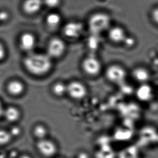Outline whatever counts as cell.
I'll return each mask as SVG.
<instances>
[{
	"label": "cell",
	"mask_w": 158,
	"mask_h": 158,
	"mask_svg": "<svg viewBox=\"0 0 158 158\" xmlns=\"http://www.w3.org/2000/svg\"><path fill=\"white\" fill-rule=\"evenodd\" d=\"M24 66L31 73L35 75H42L48 72L52 65L48 55L41 54H33L24 59Z\"/></svg>",
	"instance_id": "1"
},
{
	"label": "cell",
	"mask_w": 158,
	"mask_h": 158,
	"mask_svg": "<svg viewBox=\"0 0 158 158\" xmlns=\"http://www.w3.org/2000/svg\"><path fill=\"white\" fill-rule=\"evenodd\" d=\"M111 18L108 14L103 12L95 13L88 21V27L91 34L100 35L108 31L110 27Z\"/></svg>",
	"instance_id": "2"
},
{
	"label": "cell",
	"mask_w": 158,
	"mask_h": 158,
	"mask_svg": "<svg viewBox=\"0 0 158 158\" xmlns=\"http://www.w3.org/2000/svg\"><path fill=\"white\" fill-rule=\"evenodd\" d=\"M105 77L110 83L120 86L126 82L127 72L120 65L112 64L106 69Z\"/></svg>",
	"instance_id": "3"
},
{
	"label": "cell",
	"mask_w": 158,
	"mask_h": 158,
	"mask_svg": "<svg viewBox=\"0 0 158 158\" xmlns=\"http://www.w3.org/2000/svg\"><path fill=\"white\" fill-rule=\"evenodd\" d=\"M82 67L86 74L91 77H97L102 70V64L94 53H91L84 60Z\"/></svg>",
	"instance_id": "4"
},
{
	"label": "cell",
	"mask_w": 158,
	"mask_h": 158,
	"mask_svg": "<svg viewBox=\"0 0 158 158\" xmlns=\"http://www.w3.org/2000/svg\"><path fill=\"white\" fill-rule=\"evenodd\" d=\"M134 95L139 101L147 103L153 99V88L148 83L140 84L134 91Z\"/></svg>",
	"instance_id": "5"
},
{
	"label": "cell",
	"mask_w": 158,
	"mask_h": 158,
	"mask_svg": "<svg viewBox=\"0 0 158 158\" xmlns=\"http://www.w3.org/2000/svg\"><path fill=\"white\" fill-rule=\"evenodd\" d=\"M84 27L81 23L70 22L64 27V34L70 39H77L84 32Z\"/></svg>",
	"instance_id": "6"
},
{
	"label": "cell",
	"mask_w": 158,
	"mask_h": 158,
	"mask_svg": "<svg viewBox=\"0 0 158 158\" xmlns=\"http://www.w3.org/2000/svg\"><path fill=\"white\" fill-rule=\"evenodd\" d=\"M65 44L62 40L55 38L52 40L48 46L49 57H58L61 56L65 51Z\"/></svg>",
	"instance_id": "7"
},
{
	"label": "cell",
	"mask_w": 158,
	"mask_h": 158,
	"mask_svg": "<svg viewBox=\"0 0 158 158\" xmlns=\"http://www.w3.org/2000/svg\"><path fill=\"white\" fill-rule=\"evenodd\" d=\"M107 31L109 39L114 44H123L127 36L125 30L121 27H110Z\"/></svg>",
	"instance_id": "8"
},
{
	"label": "cell",
	"mask_w": 158,
	"mask_h": 158,
	"mask_svg": "<svg viewBox=\"0 0 158 158\" xmlns=\"http://www.w3.org/2000/svg\"><path fill=\"white\" fill-rule=\"evenodd\" d=\"M67 92L73 98L81 99L86 97L87 90L86 86L81 82L75 81L68 85Z\"/></svg>",
	"instance_id": "9"
},
{
	"label": "cell",
	"mask_w": 158,
	"mask_h": 158,
	"mask_svg": "<svg viewBox=\"0 0 158 158\" xmlns=\"http://www.w3.org/2000/svg\"><path fill=\"white\" fill-rule=\"evenodd\" d=\"M132 76L134 81L139 85L148 83L151 79V73L149 70L143 67L134 68L132 71Z\"/></svg>",
	"instance_id": "10"
},
{
	"label": "cell",
	"mask_w": 158,
	"mask_h": 158,
	"mask_svg": "<svg viewBox=\"0 0 158 158\" xmlns=\"http://www.w3.org/2000/svg\"><path fill=\"white\" fill-rule=\"evenodd\" d=\"M37 147L42 154L47 156H53L56 151L55 145L50 141L46 140L40 141L37 145Z\"/></svg>",
	"instance_id": "11"
},
{
	"label": "cell",
	"mask_w": 158,
	"mask_h": 158,
	"mask_svg": "<svg viewBox=\"0 0 158 158\" xmlns=\"http://www.w3.org/2000/svg\"><path fill=\"white\" fill-rule=\"evenodd\" d=\"M36 40L34 36L31 33H24L20 39V46L23 50L31 51L35 46Z\"/></svg>",
	"instance_id": "12"
},
{
	"label": "cell",
	"mask_w": 158,
	"mask_h": 158,
	"mask_svg": "<svg viewBox=\"0 0 158 158\" xmlns=\"http://www.w3.org/2000/svg\"><path fill=\"white\" fill-rule=\"evenodd\" d=\"M43 5L42 0H26L23 3V9L27 13H36L39 11Z\"/></svg>",
	"instance_id": "13"
},
{
	"label": "cell",
	"mask_w": 158,
	"mask_h": 158,
	"mask_svg": "<svg viewBox=\"0 0 158 158\" xmlns=\"http://www.w3.org/2000/svg\"><path fill=\"white\" fill-rule=\"evenodd\" d=\"M101 148L97 151V158H114L115 153L109 145H100Z\"/></svg>",
	"instance_id": "14"
},
{
	"label": "cell",
	"mask_w": 158,
	"mask_h": 158,
	"mask_svg": "<svg viewBox=\"0 0 158 158\" xmlns=\"http://www.w3.org/2000/svg\"><path fill=\"white\" fill-rule=\"evenodd\" d=\"M100 35L91 34L88 39V46L92 53H94L95 51H97L100 46L101 39Z\"/></svg>",
	"instance_id": "15"
},
{
	"label": "cell",
	"mask_w": 158,
	"mask_h": 158,
	"mask_svg": "<svg viewBox=\"0 0 158 158\" xmlns=\"http://www.w3.org/2000/svg\"><path fill=\"white\" fill-rule=\"evenodd\" d=\"M24 89L23 84L18 81L11 82L8 85V90L9 92L13 95H19L22 93Z\"/></svg>",
	"instance_id": "16"
},
{
	"label": "cell",
	"mask_w": 158,
	"mask_h": 158,
	"mask_svg": "<svg viewBox=\"0 0 158 158\" xmlns=\"http://www.w3.org/2000/svg\"><path fill=\"white\" fill-rule=\"evenodd\" d=\"M61 21V16L57 13H51L47 18V23L51 28H55L59 25Z\"/></svg>",
	"instance_id": "17"
},
{
	"label": "cell",
	"mask_w": 158,
	"mask_h": 158,
	"mask_svg": "<svg viewBox=\"0 0 158 158\" xmlns=\"http://www.w3.org/2000/svg\"><path fill=\"white\" fill-rule=\"evenodd\" d=\"M5 116L9 121H15L18 120L20 116V113L16 108L9 107L4 112Z\"/></svg>",
	"instance_id": "18"
},
{
	"label": "cell",
	"mask_w": 158,
	"mask_h": 158,
	"mask_svg": "<svg viewBox=\"0 0 158 158\" xmlns=\"http://www.w3.org/2000/svg\"><path fill=\"white\" fill-rule=\"evenodd\" d=\"M53 91L57 95H62L67 91V87L62 83H57L54 86Z\"/></svg>",
	"instance_id": "19"
},
{
	"label": "cell",
	"mask_w": 158,
	"mask_h": 158,
	"mask_svg": "<svg viewBox=\"0 0 158 158\" xmlns=\"http://www.w3.org/2000/svg\"><path fill=\"white\" fill-rule=\"evenodd\" d=\"M11 135L10 133L3 130H0V145H4L9 143Z\"/></svg>",
	"instance_id": "20"
},
{
	"label": "cell",
	"mask_w": 158,
	"mask_h": 158,
	"mask_svg": "<svg viewBox=\"0 0 158 158\" xmlns=\"http://www.w3.org/2000/svg\"><path fill=\"white\" fill-rule=\"evenodd\" d=\"M35 135L39 138H44L47 134L46 128L42 126H38L34 130Z\"/></svg>",
	"instance_id": "21"
},
{
	"label": "cell",
	"mask_w": 158,
	"mask_h": 158,
	"mask_svg": "<svg viewBox=\"0 0 158 158\" xmlns=\"http://www.w3.org/2000/svg\"><path fill=\"white\" fill-rule=\"evenodd\" d=\"M43 3H44V5L49 8H54L60 5V0H44Z\"/></svg>",
	"instance_id": "22"
},
{
	"label": "cell",
	"mask_w": 158,
	"mask_h": 158,
	"mask_svg": "<svg viewBox=\"0 0 158 158\" xmlns=\"http://www.w3.org/2000/svg\"><path fill=\"white\" fill-rule=\"evenodd\" d=\"M135 42L136 41H135L134 37H130L127 36L125 40L123 42V44L127 47L131 48V47L134 46Z\"/></svg>",
	"instance_id": "23"
},
{
	"label": "cell",
	"mask_w": 158,
	"mask_h": 158,
	"mask_svg": "<svg viewBox=\"0 0 158 158\" xmlns=\"http://www.w3.org/2000/svg\"><path fill=\"white\" fill-rule=\"evenodd\" d=\"M151 18L153 21L158 25V7L155 8L152 11Z\"/></svg>",
	"instance_id": "24"
},
{
	"label": "cell",
	"mask_w": 158,
	"mask_h": 158,
	"mask_svg": "<svg viewBox=\"0 0 158 158\" xmlns=\"http://www.w3.org/2000/svg\"><path fill=\"white\" fill-rule=\"evenodd\" d=\"M9 18L8 13L5 11H0V22H4Z\"/></svg>",
	"instance_id": "25"
},
{
	"label": "cell",
	"mask_w": 158,
	"mask_h": 158,
	"mask_svg": "<svg viewBox=\"0 0 158 158\" xmlns=\"http://www.w3.org/2000/svg\"><path fill=\"white\" fill-rule=\"evenodd\" d=\"M6 55V51L5 47L2 44H0V60H2L5 57Z\"/></svg>",
	"instance_id": "26"
},
{
	"label": "cell",
	"mask_w": 158,
	"mask_h": 158,
	"mask_svg": "<svg viewBox=\"0 0 158 158\" xmlns=\"http://www.w3.org/2000/svg\"><path fill=\"white\" fill-rule=\"evenodd\" d=\"M21 132L19 128L15 127H13L11 130V134H12L14 136H17L18 135H19Z\"/></svg>",
	"instance_id": "27"
},
{
	"label": "cell",
	"mask_w": 158,
	"mask_h": 158,
	"mask_svg": "<svg viewBox=\"0 0 158 158\" xmlns=\"http://www.w3.org/2000/svg\"><path fill=\"white\" fill-rule=\"evenodd\" d=\"M78 158H88V156L86 154L82 153L79 154V156H78Z\"/></svg>",
	"instance_id": "28"
},
{
	"label": "cell",
	"mask_w": 158,
	"mask_h": 158,
	"mask_svg": "<svg viewBox=\"0 0 158 158\" xmlns=\"http://www.w3.org/2000/svg\"><path fill=\"white\" fill-rule=\"evenodd\" d=\"M3 113H4V112H3V110L2 106L0 103V116L2 115Z\"/></svg>",
	"instance_id": "29"
},
{
	"label": "cell",
	"mask_w": 158,
	"mask_h": 158,
	"mask_svg": "<svg viewBox=\"0 0 158 158\" xmlns=\"http://www.w3.org/2000/svg\"><path fill=\"white\" fill-rule=\"evenodd\" d=\"M21 158H31L29 156H22Z\"/></svg>",
	"instance_id": "30"
},
{
	"label": "cell",
	"mask_w": 158,
	"mask_h": 158,
	"mask_svg": "<svg viewBox=\"0 0 158 158\" xmlns=\"http://www.w3.org/2000/svg\"><path fill=\"white\" fill-rule=\"evenodd\" d=\"M156 142H157V143H158V136H157V139H156Z\"/></svg>",
	"instance_id": "31"
}]
</instances>
